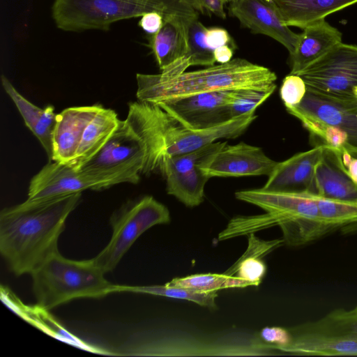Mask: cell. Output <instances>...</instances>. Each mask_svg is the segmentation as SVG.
Wrapping results in <instances>:
<instances>
[{"label":"cell","instance_id":"20","mask_svg":"<svg viewBox=\"0 0 357 357\" xmlns=\"http://www.w3.org/2000/svg\"><path fill=\"white\" fill-rule=\"evenodd\" d=\"M195 18L198 17L166 16L161 29L156 33L149 35V46L161 71L185 56L188 27Z\"/></svg>","mask_w":357,"mask_h":357},{"label":"cell","instance_id":"39","mask_svg":"<svg viewBox=\"0 0 357 357\" xmlns=\"http://www.w3.org/2000/svg\"><path fill=\"white\" fill-rule=\"evenodd\" d=\"M353 93L355 98L357 99V86L353 89Z\"/></svg>","mask_w":357,"mask_h":357},{"label":"cell","instance_id":"37","mask_svg":"<svg viewBox=\"0 0 357 357\" xmlns=\"http://www.w3.org/2000/svg\"><path fill=\"white\" fill-rule=\"evenodd\" d=\"M333 149L345 171L357 183V158L350 155L344 148Z\"/></svg>","mask_w":357,"mask_h":357},{"label":"cell","instance_id":"7","mask_svg":"<svg viewBox=\"0 0 357 357\" xmlns=\"http://www.w3.org/2000/svg\"><path fill=\"white\" fill-rule=\"evenodd\" d=\"M290 341L280 351L306 356H357V314L337 308L288 328Z\"/></svg>","mask_w":357,"mask_h":357},{"label":"cell","instance_id":"18","mask_svg":"<svg viewBox=\"0 0 357 357\" xmlns=\"http://www.w3.org/2000/svg\"><path fill=\"white\" fill-rule=\"evenodd\" d=\"M307 192L330 199L357 203V183L345 171L331 147L324 145L322 156L314 167L312 188Z\"/></svg>","mask_w":357,"mask_h":357},{"label":"cell","instance_id":"10","mask_svg":"<svg viewBox=\"0 0 357 357\" xmlns=\"http://www.w3.org/2000/svg\"><path fill=\"white\" fill-rule=\"evenodd\" d=\"M297 75L307 91L336 100H356L357 46L340 43Z\"/></svg>","mask_w":357,"mask_h":357},{"label":"cell","instance_id":"36","mask_svg":"<svg viewBox=\"0 0 357 357\" xmlns=\"http://www.w3.org/2000/svg\"><path fill=\"white\" fill-rule=\"evenodd\" d=\"M140 17L138 24L149 35L156 33L162 26L164 18L159 12H147Z\"/></svg>","mask_w":357,"mask_h":357},{"label":"cell","instance_id":"30","mask_svg":"<svg viewBox=\"0 0 357 357\" xmlns=\"http://www.w3.org/2000/svg\"><path fill=\"white\" fill-rule=\"evenodd\" d=\"M207 28L198 20L192 19L188 27L187 53L185 59L188 66H213L215 60L213 50L206 43L205 35Z\"/></svg>","mask_w":357,"mask_h":357},{"label":"cell","instance_id":"41","mask_svg":"<svg viewBox=\"0 0 357 357\" xmlns=\"http://www.w3.org/2000/svg\"><path fill=\"white\" fill-rule=\"evenodd\" d=\"M233 0H222L223 3H228V2H231Z\"/></svg>","mask_w":357,"mask_h":357},{"label":"cell","instance_id":"24","mask_svg":"<svg viewBox=\"0 0 357 357\" xmlns=\"http://www.w3.org/2000/svg\"><path fill=\"white\" fill-rule=\"evenodd\" d=\"M121 121L115 111L102 107L86 126L70 167L79 170L105 146Z\"/></svg>","mask_w":357,"mask_h":357},{"label":"cell","instance_id":"23","mask_svg":"<svg viewBox=\"0 0 357 357\" xmlns=\"http://www.w3.org/2000/svg\"><path fill=\"white\" fill-rule=\"evenodd\" d=\"M1 300L15 313L47 334L87 351L106 354L104 351L90 346L66 331L49 312L39 305H26L9 289H1Z\"/></svg>","mask_w":357,"mask_h":357},{"label":"cell","instance_id":"21","mask_svg":"<svg viewBox=\"0 0 357 357\" xmlns=\"http://www.w3.org/2000/svg\"><path fill=\"white\" fill-rule=\"evenodd\" d=\"M1 84L20 112L26 127L40 142L49 162L52 161L53 133L57 116L54 112V106L49 105L45 108L36 106L25 98L3 75H1Z\"/></svg>","mask_w":357,"mask_h":357},{"label":"cell","instance_id":"19","mask_svg":"<svg viewBox=\"0 0 357 357\" xmlns=\"http://www.w3.org/2000/svg\"><path fill=\"white\" fill-rule=\"evenodd\" d=\"M340 43L341 32L325 20L307 26L299 34L296 47L289 54V74L297 75Z\"/></svg>","mask_w":357,"mask_h":357},{"label":"cell","instance_id":"1","mask_svg":"<svg viewBox=\"0 0 357 357\" xmlns=\"http://www.w3.org/2000/svg\"><path fill=\"white\" fill-rule=\"evenodd\" d=\"M82 192L30 200L0 213V252L16 275L31 274L58 250L66 221L79 204Z\"/></svg>","mask_w":357,"mask_h":357},{"label":"cell","instance_id":"28","mask_svg":"<svg viewBox=\"0 0 357 357\" xmlns=\"http://www.w3.org/2000/svg\"><path fill=\"white\" fill-rule=\"evenodd\" d=\"M226 144V142H214L195 151L167 158L159 173L165 177L169 174L185 172L197 166L204 167Z\"/></svg>","mask_w":357,"mask_h":357},{"label":"cell","instance_id":"5","mask_svg":"<svg viewBox=\"0 0 357 357\" xmlns=\"http://www.w3.org/2000/svg\"><path fill=\"white\" fill-rule=\"evenodd\" d=\"M150 11L163 15L198 17L184 0H54L52 15L61 30L78 32L107 31L121 20L141 17Z\"/></svg>","mask_w":357,"mask_h":357},{"label":"cell","instance_id":"38","mask_svg":"<svg viewBox=\"0 0 357 357\" xmlns=\"http://www.w3.org/2000/svg\"><path fill=\"white\" fill-rule=\"evenodd\" d=\"M234 49L229 45H222L213 50L215 62L225 63L232 59Z\"/></svg>","mask_w":357,"mask_h":357},{"label":"cell","instance_id":"26","mask_svg":"<svg viewBox=\"0 0 357 357\" xmlns=\"http://www.w3.org/2000/svg\"><path fill=\"white\" fill-rule=\"evenodd\" d=\"M202 167L197 166L183 173L166 176L167 193L186 206L199 205L204 200L205 185L210 178Z\"/></svg>","mask_w":357,"mask_h":357},{"label":"cell","instance_id":"4","mask_svg":"<svg viewBox=\"0 0 357 357\" xmlns=\"http://www.w3.org/2000/svg\"><path fill=\"white\" fill-rule=\"evenodd\" d=\"M236 199L264 210L266 213L243 216L244 234L279 226L284 243L299 246L317 240L331 231L322 220L317 204L307 192L270 191L263 188L238 191Z\"/></svg>","mask_w":357,"mask_h":357},{"label":"cell","instance_id":"13","mask_svg":"<svg viewBox=\"0 0 357 357\" xmlns=\"http://www.w3.org/2000/svg\"><path fill=\"white\" fill-rule=\"evenodd\" d=\"M286 109L296 118L307 116L338 128L347 137L344 149L357 158V100H336L307 90L299 105Z\"/></svg>","mask_w":357,"mask_h":357},{"label":"cell","instance_id":"31","mask_svg":"<svg viewBox=\"0 0 357 357\" xmlns=\"http://www.w3.org/2000/svg\"><path fill=\"white\" fill-rule=\"evenodd\" d=\"M273 89H241L230 91L229 109L231 118L255 111L273 93Z\"/></svg>","mask_w":357,"mask_h":357},{"label":"cell","instance_id":"2","mask_svg":"<svg viewBox=\"0 0 357 357\" xmlns=\"http://www.w3.org/2000/svg\"><path fill=\"white\" fill-rule=\"evenodd\" d=\"M255 111L233 118L215 127L192 130L183 126L159 105L130 102L125 119L145 148L143 174L159 173L164 160L188 153L220 139L236 138L256 119Z\"/></svg>","mask_w":357,"mask_h":357},{"label":"cell","instance_id":"34","mask_svg":"<svg viewBox=\"0 0 357 357\" xmlns=\"http://www.w3.org/2000/svg\"><path fill=\"white\" fill-rule=\"evenodd\" d=\"M190 6L202 13L213 14L226 18L222 0H184Z\"/></svg>","mask_w":357,"mask_h":357},{"label":"cell","instance_id":"16","mask_svg":"<svg viewBox=\"0 0 357 357\" xmlns=\"http://www.w3.org/2000/svg\"><path fill=\"white\" fill-rule=\"evenodd\" d=\"M102 107L97 104L69 107L57 114L53 133L52 161L71 165L86 126Z\"/></svg>","mask_w":357,"mask_h":357},{"label":"cell","instance_id":"11","mask_svg":"<svg viewBox=\"0 0 357 357\" xmlns=\"http://www.w3.org/2000/svg\"><path fill=\"white\" fill-rule=\"evenodd\" d=\"M230 91H213L172 98L156 103L185 127L206 129L230 119Z\"/></svg>","mask_w":357,"mask_h":357},{"label":"cell","instance_id":"3","mask_svg":"<svg viewBox=\"0 0 357 357\" xmlns=\"http://www.w3.org/2000/svg\"><path fill=\"white\" fill-rule=\"evenodd\" d=\"M137 98L151 103L197 93L241 89H273L277 76L269 68L243 59L185 72L172 79H162L160 74L137 73Z\"/></svg>","mask_w":357,"mask_h":357},{"label":"cell","instance_id":"33","mask_svg":"<svg viewBox=\"0 0 357 357\" xmlns=\"http://www.w3.org/2000/svg\"><path fill=\"white\" fill-rule=\"evenodd\" d=\"M290 337L288 328L275 326L264 328L259 335L261 345L279 351L288 344Z\"/></svg>","mask_w":357,"mask_h":357},{"label":"cell","instance_id":"40","mask_svg":"<svg viewBox=\"0 0 357 357\" xmlns=\"http://www.w3.org/2000/svg\"><path fill=\"white\" fill-rule=\"evenodd\" d=\"M353 312L357 314V305H356V307L352 309Z\"/></svg>","mask_w":357,"mask_h":357},{"label":"cell","instance_id":"15","mask_svg":"<svg viewBox=\"0 0 357 357\" xmlns=\"http://www.w3.org/2000/svg\"><path fill=\"white\" fill-rule=\"evenodd\" d=\"M229 12L245 27L255 33L271 37L282 44L291 54L299 34L284 25L275 9L267 0H233Z\"/></svg>","mask_w":357,"mask_h":357},{"label":"cell","instance_id":"14","mask_svg":"<svg viewBox=\"0 0 357 357\" xmlns=\"http://www.w3.org/2000/svg\"><path fill=\"white\" fill-rule=\"evenodd\" d=\"M277 163L260 147L245 142L235 145L227 143L202 169L209 178L268 176Z\"/></svg>","mask_w":357,"mask_h":357},{"label":"cell","instance_id":"9","mask_svg":"<svg viewBox=\"0 0 357 357\" xmlns=\"http://www.w3.org/2000/svg\"><path fill=\"white\" fill-rule=\"evenodd\" d=\"M145 148L126 120L105 146L79 170L106 181L109 186L137 183L143 169Z\"/></svg>","mask_w":357,"mask_h":357},{"label":"cell","instance_id":"17","mask_svg":"<svg viewBox=\"0 0 357 357\" xmlns=\"http://www.w3.org/2000/svg\"><path fill=\"white\" fill-rule=\"evenodd\" d=\"M324 150V145H316L278 162L262 188L270 191L309 192L313 183L314 167Z\"/></svg>","mask_w":357,"mask_h":357},{"label":"cell","instance_id":"12","mask_svg":"<svg viewBox=\"0 0 357 357\" xmlns=\"http://www.w3.org/2000/svg\"><path fill=\"white\" fill-rule=\"evenodd\" d=\"M107 188H109L108 183L100 178L82 170H75L70 165L50 161L31 179L27 199H52L88 189Z\"/></svg>","mask_w":357,"mask_h":357},{"label":"cell","instance_id":"8","mask_svg":"<svg viewBox=\"0 0 357 357\" xmlns=\"http://www.w3.org/2000/svg\"><path fill=\"white\" fill-rule=\"evenodd\" d=\"M169 222L168 208L152 196L129 200L111 215L112 237L107 245L92 259L105 273L110 272L145 231L154 225Z\"/></svg>","mask_w":357,"mask_h":357},{"label":"cell","instance_id":"32","mask_svg":"<svg viewBox=\"0 0 357 357\" xmlns=\"http://www.w3.org/2000/svg\"><path fill=\"white\" fill-rule=\"evenodd\" d=\"M307 92L303 79L298 75L289 74L282 81L280 96L286 108L297 106Z\"/></svg>","mask_w":357,"mask_h":357},{"label":"cell","instance_id":"35","mask_svg":"<svg viewBox=\"0 0 357 357\" xmlns=\"http://www.w3.org/2000/svg\"><path fill=\"white\" fill-rule=\"evenodd\" d=\"M205 41L213 50L222 45L232 44V39L228 31L220 27L207 28Z\"/></svg>","mask_w":357,"mask_h":357},{"label":"cell","instance_id":"25","mask_svg":"<svg viewBox=\"0 0 357 357\" xmlns=\"http://www.w3.org/2000/svg\"><path fill=\"white\" fill-rule=\"evenodd\" d=\"M283 243V239L265 241L259 239L253 233L250 234L246 251L225 273L245 280L252 286L259 285L266 270L261 258Z\"/></svg>","mask_w":357,"mask_h":357},{"label":"cell","instance_id":"29","mask_svg":"<svg viewBox=\"0 0 357 357\" xmlns=\"http://www.w3.org/2000/svg\"><path fill=\"white\" fill-rule=\"evenodd\" d=\"M167 286L190 288L199 291L212 292L234 287H245L252 284L236 276L223 274H194L176 278L167 282Z\"/></svg>","mask_w":357,"mask_h":357},{"label":"cell","instance_id":"6","mask_svg":"<svg viewBox=\"0 0 357 357\" xmlns=\"http://www.w3.org/2000/svg\"><path fill=\"white\" fill-rule=\"evenodd\" d=\"M105 274L93 259L72 260L57 250L31 274L37 304L50 310L78 298L104 297L114 284Z\"/></svg>","mask_w":357,"mask_h":357},{"label":"cell","instance_id":"27","mask_svg":"<svg viewBox=\"0 0 357 357\" xmlns=\"http://www.w3.org/2000/svg\"><path fill=\"white\" fill-rule=\"evenodd\" d=\"M114 292H132L148 294L173 298L187 300L197 304L214 308L216 307V291H199L190 288L182 287H172L165 285L153 286H127L113 284L112 293Z\"/></svg>","mask_w":357,"mask_h":357},{"label":"cell","instance_id":"22","mask_svg":"<svg viewBox=\"0 0 357 357\" xmlns=\"http://www.w3.org/2000/svg\"><path fill=\"white\" fill-rule=\"evenodd\" d=\"M283 24L303 29L328 15L357 3V0H267Z\"/></svg>","mask_w":357,"mask_h":357}]
</instances>
